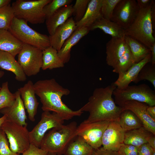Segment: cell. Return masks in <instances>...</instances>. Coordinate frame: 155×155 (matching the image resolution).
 <instances>
[{
	"label": "cell",
	"instance_id": "cell-33",
	"mask_svg": "<svg viewBox=\"0 0 155 155\" xmlns=\"http://www.w3.org/2000/svg\"><path fill=\"white\" fill-rule=\"evenodd\" d=\"M0 90V110L10 106L14 103L16 99L14 93L11 92L9 88L8 83H3Z\"/></svg>",
	"mask_w": 155,
	"mask_h": 155
},
{
	"label": "cell",
	"instance_id": "cell-12",
	"mask_svg": "<svg viewBox=\"0 0 155 155\" xmlns=\"http://www.w3.org/2000/svg\"><path fill=\"white\" fill-rule=\"evenodd\" d=\"M135 0H120L116 5L110 20L124 30L133 23L139 11Z\"/></svg>",
	"mask_w": 155,
	"mask_h": 155
},
{
	"label": "cell",
	"instance_id": "cell-41",
	"mask_svg": "<svg viewBox=\"0 0 155 155\" xmlns=\"http://www.w3.org/2000/svg\"><path fill=\"white\" fill-rule=\"evenodd\" d=\"M155 149L152 148L148 143L138 147V155H153Z\"/></svg>",
	"mask_w": 155,
	"mask_h": 155
},
{
	"label": "cell",
	"instance_id": "cell-37",
	"mask_svg": "<svg viewBox=\"0 0 155 155\" xmlns=\"http://www.w3.org/2000/svg\"><path fill=\"white\" fill-rule=\"evenodd\" d=\"M120 0H102L101 13L102 17L110 20L114 9Z\"/></svg>",
	"mask_w": 155,
	"mask_h": 155
},
{
	"label": "cell",
	"instance_id": "cell-46",
	"mask_svg": "<svg viewBox=\"0 0 155 155\" xmlns=\"http://www.w3.org/2000/svg\"><path fill=\"white\" fill-rule=\"evenodd\" d=\"M147 111L150 116L155 120V106H148L147 109Z\"/></svg>",
	"mask_w": 155,
	"mask_h": 155
},
{
	"label": "cell",
	"instance_id": "cell-24",
	"mask_svg": "<svg viewBox=\"0 0 155 155\" xmlns=\"http://www.w3.org/2000/svg\"><path fill=\"white\" fill-rule=\"evenodd\" d=\"M23 44L8 30L0 29V51L8 52L15 57Z\"/></svg>",
	"mask_w": 155,
	"mask_h": 155
},
{
	"label": "cell",
	"instance_id": "cell-13",
	"mask_svg": "<svg viewBox=\"0 0 155 155\" xmlns=\"http://www.w3.org/2000/svg\"><path fill=\"white\" fill-rule=\"evenodd\" d=\"M125 132L117 121L110 122L103 135L102 147L105 149L117 151L124 144Z\"/></svg>",
	"mask_w": 155,
	"mask_h": 155
},
{
	"label": "cell",
	"instance_id": "cell-19",
	"mask_svg": "<svg viewBox=\"0 0 155 155\" xmlns=\"http://www.w3.org/2000/svg\"><path fill=\"white\" fill-rule=\"evenodd\" d=\"M151 53L148 54L143 59L133 64L127 70L119 74L118 77L114 83L119 89L124 88L133 82L136 78L142 68L147 63L150 62Z\"/></svg>",
	"mask_w": 155,
	"mask_h": 155
},
{
	"label": "cell",
	"instance_id": "cell-22",
	"mask_svg": "<svg viewBox=\"0 0 155 155\" xmlns=\"http://www.w3.org/2000/svg\"><path fill=\"white\" fill-rule=\"evenodd\" d=\"M15 57L8 52L0 50V67L13 73L17 81L24 82L26 79V76Z\"/></svg>",
	"mask_w": 155,
	"mask_h": 155
},
{
	"label": "cell",
	"instance_id": "cell-51",
	"mask_svg": "<svg viewBox=\"0 0 155 155\" xmlns=\"http://www.w3.org/2000/svg\"><path fill=\"white\" fill-rule=\"evenodd\" d=\"M47 155H57L55 154L48 152Z\"/></svg>",
	"mask_w": 155,
	"mask_h": 155
},
{
	"label": "cell",
	"instance_id": "cell-47",
	"mask_svg": "<svg viewBox=\"0 0 155 155\" xmlns=\"http://www.w3.org/2000/svg\"><path fill=\"white\" fill-rule=\"evenodd\" d=\"M155 2L154 1L151 9V16L153 25V29L155 27Z\"/></svg>",
	"mask_w": 155,
	"mask_h": 155
},
{
	"label": "cell",
	"instance_id": "cell-9",
	"mask_svg": "<svg viewBox=\"0 0 155 155\" xmlns=\"http://www.w3.org/2000/svg\"><path fill=\"white\" fill-rule=\"evenodd\" d=\"M18 63L26 76L36 75L43 64L42 50L36 47L23 44L18 55Z\"/></svg>",
	"mask_w": 155,
	"mask_h": 155
},
{
	"label": "cell",
	"instance_id": "cell-32",
	"mask_svg": "<svg viewBox=\"0 0 155 155\" xmlns=\"http://www.w3.org/2000/svg\"><path fill=\"white\" fill-rule=\"evenodd\" d=\"M149 63L142 68L133 82L137 83L141 81L147 80L151 83L155 89V65Z\"/></svg>",
	"mask_w": 155,
	"mask_h": 155
},
{
	"label": "cell",
	"instance_id": "cell-17",
	"mask_svg": "<svg viewBox=\"0 0 155 155\" xmlns=\"http://www.w3.org/2000/svg\"><path fill=\"white\" fill-rule=\"evenodd\" d=\"M76 29V23L73 18H69L58 27L53 34L49 36L51 46L59 51Z\"/></svg>",
	"mask_w": 155,
	"mask_h": 155
},
{
	"label": "cell",
	"instance_id": "cell-27",
	"mask_svg": "<svg viewBox=\"0 0 155 155\" xmlns=\"http://www.w3.org/2000/svg\"><path fill=\"white\" fill-rule=\"evenodd\" d=\"M94 149L80 136H77L68 145L64 155H91Z\"/></svg>",
	"mask_w": 155,
	"mask_h": 155
},
{
	"label": "cell",
	"instance_id": "cell-50",
	"mask_svg": "<svg viewBox=\"0 0 155 155\" xmlns=\"http://www.w3.org/2000/svg\"><path fill=\"white\" fill-rule=\"evenodd\" d=\"M4 72L3 71H0V78L4 75Z\"/></svg>",
	"mask_w": 155,
	"mask_h": 155
},
{
	"label": "cell",
	"instance_id": "cell-16",
	"mask_svg": "<svg viewBox=\"0 0 155 155\" xmlns=\"http://www.w3.org/2000/svg\"><path fill=\"white\" fill-rule=\"evenodd\" d=\"M14 94L16 99L14 103L10 106L0 109V112L6 115V119L22 126H27L25 108L20 93L17 90Z\"/></svg>",
	"mask_w": 155,
	"mask_h": 155
},
{
	"label": "cell",
	"instance_id": "cell-26",
	"mask_svg": "<svg viewBox=\"0 0 155 155\" xmlns=\"http://www.w3.org/2000/svg\"><path fill=\"white\" fill-rule=\"evenodd\" d=\"M152 133L143 126L139 128L126 131L124 144L137 147L147 143L148 139Z\"/></svg>",
	"mask_w": 155,
	"mask_h": 155
},
{
	"label": "cell",
	"instance_id": "cell-28",
	"mask_svg": "<svg viewBox=\"0 0 155 155\" xmlns=\"http://www.w3.org/2000/svg\"><path fill=\"white\" fill-rule=\"evenodd\" d=\"M43 64L41 69H47L63 67L64 64L59 57L58 51L51 46L42 51Z\"/></svg>",
	"mask_w": 155,
	"mask_h": 155
},
{
	"label": "cell",
	"instance_id": "cell-7",
	"mask_svg": "<svg viewBox=\"0 0 155 155\" xmlns=\"http://www.w3.org/2000/svg\"><path fill=\"white\" fill-rule=\"evenodd\" d=\"M113 95L115 102L118 106L129 101L145 103L150 106H155V91L145 84L129 85L123 89L116 87L113 91Z\"/></svg>",
	"mask_w": 155,
	"mask_h": 155
},
{
	"label": "cell",
	"instance_id": "cell-2",
	"mask_svg": "<svg viewBox=\"0 0 155 155\" xmlns=\"http://www.w3.org/2000/svg\"><path fill=\"white\" fill-rule=\"evenodd\" d=\"M116 86L112 83L104 88H96L88 102L80 109L89 113L85 121L93 122L102 121H117L123 111L117 106L112 97L114 90Z\"/></svg>",
	"mask_w": 155,
	"mask_h": 155
},
{
	"label": "cell",
	"instance_id": "cell-6",
	"mask_svg": "<svg viewBox=\"0 0 155 155\" xmlns=\"http://www.w3.org/2000/svg\"><path fill=\"white\" fill-rule=\"evenodd\" d=\"M52 0H17L11 5L15 17L32 24H41L46 20L43 9Z\"/></svg>",
	"mask_w": 155,
	"mask_h": 155
},
{
	"label": "cell",
	"instance_id": "cell-3",
	"mask_svg": "<svg viewBox=\"0 0 155 155\" xmlns=\"http://www.w3.org/2000/svg\"><path fill=\"white\" fill-rule=\"evenodd\" d=\"M77 123L73 121L53 128L44 135L40 148L57 155L63 154L69 144L77 136Z\"/></svg>",
	"mask_w": 155,
	"mask_h": 155
},
{
	"label": "cell",
	"instance_id": "cell-35",
	"mask_svg": "<svg viewBox=\"0 0 155 155\" xmlns=\"http://www.w3.org/2000/svg\"><path fill=\"white\" fill-rule=\"evenodd\" d=\"M72 1V0H52L44 8L46 19L60 8L70 5Z\"/></svg>",
	"mask_w": 155,
	"mask_h": 155
},
{
	"label": "cell",
	"instance_id": "cell-42",
	"mask_svg": "<svg viewBox=\"0 0 155 155\" xmlns=\"http://www.w3.org/2000/svg\"><path fill=\"white\" fill-rule=\"evenodd\" d=\"M91 155H119L117 151L104 149L102 147L94 149Z\"/></svg>",
	"mask_w": 155,
	"mask_h": 155
},
{
	"label": "cell",
	"instance_id": "cell-36",
	"mask_svg": "<svg viewBox=\"0 0 155 155\" xmlns=\"http://www.w3.org/2000/svg\"><path fill=\"white\" fill-rule=\"evenodd\" d=\"M90 0H76L73 6L72 15L75 23H78L83 18L87 10Z\"/></svg>",
	"mask_w": 155,
	"mask_h": 155
},
{
	"label": "cell",
	"instance_id": "cell-10",
	"mask_svg": "<svg viewBox=\"0 0 155 155\" xmlns=\"http://www.w3.org/2000/svg\"><path fill=\"white\" fill-rule=\"evenodd\" d=\"M64 120L58 114L49 111H44L40 121L29 132L30 144L40 148L41 142L47 131L63 125Z\"/></svg>",
	"mask_w": 155,
	"mask_h": 155
},
{
	"label": "cell",
	"instance_id": "cell-5",
	"mask_svg": "<svg viewBox=\"0 0 155 155\" xmlns=\"http://www.w3.org/2000/svg\"><path fill=\"white\" fill-rule=\"evenodd\" d=\"M8 30L23 44L36 47L42 51L51 46L49 36L34 30L22 20L15 17Z\"/></svg>",
	"mask_w": 155,
	"mask_h": 155
},
{
	"label": "cell",
	"instance_id": "cell-49",
	"mask_svg": "<svg viewBox=\"0 0 155 155\" xmlns=\"http://www.w3.org/2000/svg\"><path fill=\"white\" fill-rule=\"evenodd\" d=\"M7 116L5 115H3L0 118V128L6 118Z\"/></svg>",
	"mask_w": 155,
	"mask_h": 155
},
{
	"label": "cell",
	"instance_id": "cell-18",
	"mask_svg": "<svg viewBox=\"0 0 155 155\" xmlns=\"http://www.w3.org/2000/svg\"><path fill=\"white\" fill-rule=\"evenodd\" d=\"M127 47L125 37H112L106 44V61L107 64L113 68L125 53Z\"/></svg>",
	"mask_w": 155,
	"mask_h": 155
},
{
	"label": "cell",
	"instance_id": "cell-20",
	"mask_svg": "<svg viewBox=\"0 0 155 155\" xmlns=\"http://www.w3.org/2000/svg\"><path fill=\"white\" fill-rule=\"evenodd\" d=\"M90 31L89 27H83L77 28L65 42L61 49L58 51V55L64 64L70 60L72 47L86 35Z\"/></svg>",
	"mask_w": 155,
	"mask_h": 155
},
{
	"label": "cell",
	"instance_id": "cell-43",
	"mask_svg": "<svg viewBox=\"0 0 155 155\" xmlns=\"http://www.w3.org/2000/svg\"><path fill=\"white\" fill-rule=\"evenodd\" d=\"M152 0H137L136 2L140 9L145 8L151 3Z\"/></svg>",
	"mask_w": 155,
	"mask_h": 155
},
{
	"label": "cell",
	"instance_id": "cell-15",
	"mask_svg": "<svg viewBox=\"0 0 155 155\" xmlns=\"http://www.w3.org/2000/svg\"><path fill=\"white\" fill-rule=\"evenodd\" d=\"M18 90L28 113L29 119L32 122L34 121L39 102L35 96L34 84L32 81L29 80Z\"/></svg>",
	"mask_w": 155,
	"mask_h": 155
},
{
	"label": "cell",
	"instance_id": "cell-30",
	"mask_svg": "<svg viewBox=\"0 0 155 155\" xmlns=\"http://www.w3.org/2000/svg\"><path fill=\"white\" fill-rule=\"evenodd\" d=\"M117 121L125 132L143 126L142 122L136 116L132 111L128 110L122 111Z\"/></svg>",
	"mask_w": 155,
	"mask_h": 155
},
{
	"label": "cell",
	"instance_id": "cell-44",
	"mask_svg": "<svg viewBox=\"0 0 155 155\" xmlns=\"http://www.w3.org/2000/svg\"><path fill=\"white\" fill-rule=\"evenodd\" d=\"M155 135L151 133L148 137L147 141V143L154 149H155Z\"/></svg>",
	"mask_w": 155,
	"mask_h": 155
},
{
	"label": "cell",
	"instance_id": "cell-8",
	"mask_svg": "<svg viewBox=\"0 0 155 155\" xmlns=\"http://www.w3.org/2000/svg\"><path fill=\"white\" fill-rule=\"evenodd\" d=\"M27 126L5 119L0 128L6 135L10 149L15 153L22 154L29 146V131Z\"/></svg>",
	"mask_w": 155,
	"mask_h": 155
},
{
	"label": "cell",
	"instance_id": "cell-45",
	"mask_svg": "<svg viewBox=\"0 0 155 155\" xmlns=\"http://www.w3.org/2000/svg\"><path fill=\"white\" fill-rule=\"evenodd\" d=\"M151 51V60L150 62L153 65H155V43L150 48Z\"/></svg>",
	"mask_w": 155,
	"mask_h": 155
},
{
	"label": "cell",
	"instance_id": "cell-39",
	"mask_svg": "<svg viewBox=\"0 0 155 155\" xmlns=\"http://www.w3.org/2000/svg\"><path fill=\"white\" fill-rule=\"evenodd\" d=\"M138 147L123 144L117 151L119 155H138Z\"/></svg>",
	"mask_w": 155,
	"mask_h": 155
},
{
	"label": "cell",
	"instance_id": "cell-25",
	"mask_svg": "<svg viewBox=\"0 0 155 155\" xmlns=\"http://www.w3.org/2000/svg\"><path fill=\"white\" fill-rule=\"evenodd\" d=\"M90 30L99 29L112 37L123 38L125 35V30L116 23L101 17L90 27Z\"/></svg>",
	"mask_w": 155,
	"mask_h": 155
},
{
	"label": "cell",
	"instance_id": "cell-48",
	"mask_svg": "<svg viewBox=\"0 0 155 155\" xmlns=\"http://www.w3.org/2000/svg\"><path fill=\"white\" fill-rule=\"evenodd\" d=\"M11 0H0V8L10 4Z\"/></svg>",
	"mask_w": 155,
	"mask_h": 155
},
{
	"label": "cell",
	"instance_id": "cell-40",
	"mask_svg": "<svg viewBox=\"0 0 155 155\" xmlns=\"http://www.w3.org/2000/svg\"><path fill=\"white\" fill-rule=\"evenodd\" d=\"M48 153L47 151L30 144L28 148L22 155H47Z\"/></svg>",
	"mask_w": 155,
	"mask_h": 155
},
{
	"label": "cell",
	"instance_id": "cell-52",
	"mask_svg": "<svg viewBox=\"0 0 155 155\" xmlns=\"http://www.w3.org/2000/svg\"><path fill=\"white\" fill-rule=\"evenodd\" d=\"M153 155H155V153Z\"/></svg>",
	"mask_w": 155,
	"mask_h": 155
},
{
	"label": "cell",
	"instance_id": "cell-21",
	"mask_svg": "<svg viewBox=\"0 0 155 155\" xmlns=\"http://www.w3.org/2000/svg\"><path fill=\"white\" fill-rule=\"evenodd\" d=\"M72 4L63 7L45 20L46 27L49 35L53 34L56 29L65 23L73 15Z\"/></svg>",
	"mask_w": 155,
	"mask_h": 155
},
{
	"label": "cell",
	"instance_id": "cell-31",
	"mask_svg": "<svg viewBox=\"0 0 155 155\" xmlns=\"http://www.w3.org/2000/svg\"><path fill=\"white\" fill-rule=\"evenodd\" d=\"M135 63L132 53L128 45L127 49L113 68V71L118 74L127 70Z\"/></svg>",
	"mask_w": 155,
	"mask_h": 155
},
{
	"label": "cell",
	"instance_id": "cell-53",
	"mask_svg": "<svg viewBox=\"0 0 155 155\" xmlns=\"http://www.w3.org/2000/svg\"><path fill=\"white\" fill-rule=\"evenodd\" d=\"M1 88L0 87V90L1 89Z\"/></svg>",
	"mask_w": 155,
	"mask_h": 155
},
{
	"label": "cell",
	"instance_id": "cell-11",
	"mask_svg": "<svg viewBox=\"0 0 155 155\" xmlns=\"http://www.w3.org/2000/svg\"><path fill=\"white\" fill-rule=\"evenodd\" d=\"M110 122H89L84 120L77 126L76 136L82 138L93 149L98 148L102 145L103 135Z\"/></svg>",
	"mask_w": 155,
	"mask_h": 155
},
{
	"label": "cell",
	"instance_id": "cell-38",
	"mask_svg": "<svg viewBox=\"0 0 155 155\" xmlns=\"http://www.w3.org/2000/svg\"><path fill=\"white\" fill-rule=\"evenodd\" d=\"M0 155H20L13 152L11 150L6 135L0 128Z\"/></svg>",
	"mask_w": 155,
	"mask_h": 155
},
{
	"label": "cell",
	"instance_id": "cell-29",
	"mask_svg": "<svg viewBox=\"0 0 155 155\" xmlns=\"http://www.w3.org/2000/svg\"><path fill=\"white\" fill-rule=\"evenodd\" d=\"M125 38L135 63L140 62L151 53L149 49L135 39L127 35L125 36Z\"/></svg>",
	"mask_w": 155,
	"mask_h": 155
},
{
	"label": "cell",
	"instance_id": "cell-14",
	"mask_svg": "<svg viewBox=\"0 0 155 155\" xmlns=\"http://www.w3.org/2000/svg\"><path fill=\"white\" fill-rule=\"evenodd\" d=\"M148 105L146 103L135 101L126 102L119 106L123 110H128L133 113L142 122L148 131L155 135V120L149 115L147 109Z\"/></svg>",
	"mask_w": 155,
	"mask_h": 155
},
{
	"label": "cell",
	"instance_id": "cell-4",
	"mask_svg": "<svg viewBox=\"0 0 155 155\" xmlns=\"http://www.w3.org/2000/svg\"><path fill=\"white\" fill-rule=\"evenodd\" d=\"M153 1L147 7L140 9L133 23L125 30V35L135 39L149 49L155 43L151 16Z\"/></svg>",
	"mask_w": 155,
	"mask_h": 155
},
{
	"label": "cell",
	"instance_id": "cell-1",
	"mask_svg": "<svg viewBox=\"0 0 155 155\" xmlns=\"http://www.w3.org/2000/svg\"><path fill=\"white\" fill-rule=\"evenodd\" d=\"M34 85L35 94L39 97L44 111L55 113L64 120L80 116L83 113L80 109L72 110L63 102L62 97L69 95L70 91L60 85L55 79L39 80Z\"/></svg>",
	"mask_w": 155,
	"mask_h": 155
},
{
	"label": "cell",
	"instance_id": "cell-34",
	"mask_svg": "<svg viewBox=\"0 0 155 155\" xmlns=\"http://www.w3.org/2000/svg\"><path fill=\"white\" fill-rule=\"evenodd\" d=\"M15 17L10 4L0 8V29L7 30Z\"/></svg>",
	"mask_w": 155,
	"mask_h": 155
},
{
	"label": "cell",
	"instance_id": "cell-23",
	"mask_svg": "<svg viewBox=\"0 0 155 155\" xmlns=\"http://www.w3.org/2000/svg\"><path fill=\"white\" fill-rule=\"evenodd\" d=\"M102 0H90L85 13L82 20L76 24V28L89 27L102 17L101 7Z\"/></svg>",
	"mask_w": 155,
	"mask_h": 155
}]
</instances>
